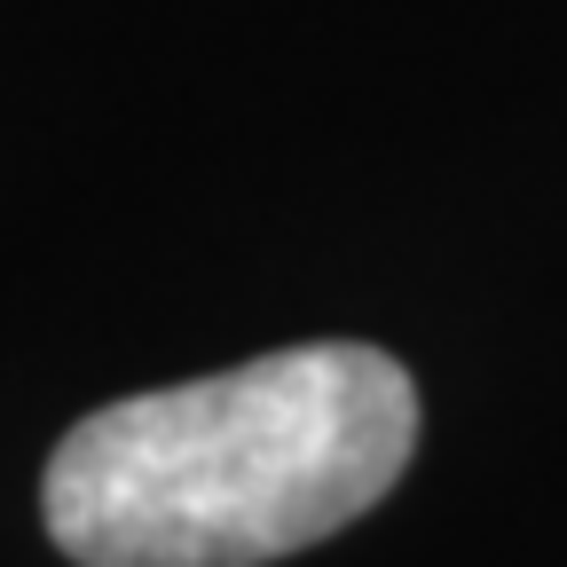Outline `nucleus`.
I'll return each mask as SVG.
<instances>
[{
    "mask_svg": "<svg viewBox=\"0 0 567 567\" xmlns=\"http://www.w3.org/2000/svg\"><path fill=\"white\" fill-rule=\"evenodd\" d=\"M410 450V371L386 347L316 339L103 402L55 442L40 513L80 567H260L363 520Z\"/></svg>",
    "mask_w": 567,
    "mask_h": 567,
    "instance_id": "1",
    "label": "nucleus"
}]
</instances>
